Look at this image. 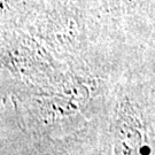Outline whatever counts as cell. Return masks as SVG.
Masks as SVG:
<instances>
[{"label": "cell", "mask_w": 155, "mask_h": 155, "mask_svg": "<svg viewBox=\"0 0 155 155\" xmlns=\"http://www.w3.org/2000/svg\"><path fill=\"white\" fill-rule=\"evenodd\" d=\"M113 155H150V130L143 110L130 97L122 95L116 102L110 127Z\"/></svg>", "instance_id": "cell-1"}, {"label": "cell", "mask_w": 155, "mask_h": 155, "mask_svg": "<svg viewBox=\"0 0 155 155\" xmlns=\"http://www.w3.org/2000/svg\"><path fill=\"white\" fill-rule=\"evenodd\" d=\"M122 1H127V2H133L134 0H122Z\"/></svg>", "instance_id": "cell-2"}, {"label": "cell", "mask_w": 155, "mask_h": 155, "mask_svg": "<svg viewBox=\"0 0 155 155\" xmlns=\"http://www.w3.org/2000/svg\"><path fill=\"white\" fill-rule=\"evenodd\" d=\"M46 155H55V154H46Z\"/></svg>", "instance_id": "cell-3"}]
</instances>
